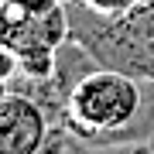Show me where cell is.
I'll return each instance as SVG.
<instances>
[{
  "label": "cell",
  "instance_id": "6da1fadb",
  "mask_svg": "<svg viewBox=\"0 0 154 154\" xmlns=\"http://www.w3.org/2000/svg\"><path fill=\"white\" fill-rule=\"evenodd\" d=\"M144 106V79L116 69H93L75 82L65 103V130L86 147L120 144Z\"/></svg>",
  "mask_w": 154,
  "mask_h": 154
},
{
  "label": "cell",
  "instance_id": "7a4b0ae2",
  "mask_svg": "<svg viewBox=\"0 0 154 154\" xmlns=\"http://www.w3.org/2000/svg\"><path fill=\"white\" fill-rule=\"evenodd\" d=\"M69 17L72 38L86 45L103 69L127 72L134 79H154V0H144L116 17H103L82 0H72Z\"/></svg>",
  "mask_w": 154,
  "mask_h": 154
},
{
  "label": "cell",
  "instance_id": "3957f363",
  "mask_svg": "<svg viewBox=\"0 0 154 154\" xmlns=\"http://www.w3.org/2000/svg\"><path fill=\"white\" fill-rule=\"evenodd\" d=\"M4 51L17 58L11 82H41L51 75L58 48L72 38L69 4L62 0H4Z\"/></svg>",
  "mask_w": 154,
  "mask_h": 154
},
{
  "label": "cell",
  "instance_id": "277c9868",
  "mask_svg": "<svg viewBox=\"0 0 154 154\" xmlns=\"http://www.w3.org/2000/svg\"><path fill=\"white\" fill-rule=\"evenodd\" d=\"M51 130H55V123L34 96L4 89V99H0V154H38Z\"/></svg>",
  "mask_w": 154,
  "mask_h": 154
},
{
  "label": "cell",
  "instance_id": "5b68a950",
  "mask_svg": "<svg viewBox=\"0 0 154 154\" xmlns=\"http://www.w3.org/2000/svg\"><path fill=\"white\" fill-rule=\"evenodd\" d=\"M82 4L89 7V11L103 14V17H116V14L134 11V7H137V4H144V0H82Z\"/></svg>",
  "mask_w": 154,
  "mask_h": 154
},
{
  "label": "cell",
  "instance_id": "8992f818",
  "mask_svg": "<svg viewBox=\"0 0 154 154\" xmlns=\"http://www.w3.org/2000/svg\"><path fill=\"white\" fill-rule=\"evenodd\" d=\"M89 154H154V140H130V144H106V147H89Z\"/></svg>",
  "mask_w": 154,
  "mask_h": 154
},
{
  "label": "cell",
  "instance_id": "52a82bcc",
  "mask_svg": "<svg viewBox=\"0 0 154 154\" xmlns=\"http://www.w3.org/2000/svg\"><path fill=\"white\" fill-rule=\"evenodd\" d=\"M69 144H72V134L65 130V127H55V130L48 134V140H45V147H41L38 154H65Z\"/></svg>",
  "mask_w": 154,
  "mask_h": 154
},
{
  "label": "cell",
  "instance_id": "ba28073f",
  "mask_svg": "<svg viewBox=\"0 0 154 154\" xmlns=\"http://www.w3.org/2000/svg\"><path fill=\"white\" fill-rule=\"evenodd\" d=\"M65 154H89V147H86V144H79L75 137H72V144H69V151Z\"/></svg>",
  "mask_w": 154,
  "mask_h": 154
},
{
  "label": "cell",
  "instance_id": "9c48e42d",
  "mask_svg": "<svg viewBox=\"0 0 154 154\" xmlns=\"http://www.w3.org/2000/svg\"><path fill=\"white\" fill-rule=\"evenodd\" d=\"M62 4H72V0H62Z\"/></svg>",
  "mask_w": 154,
  "mask_h": 154
}]
</instances>
